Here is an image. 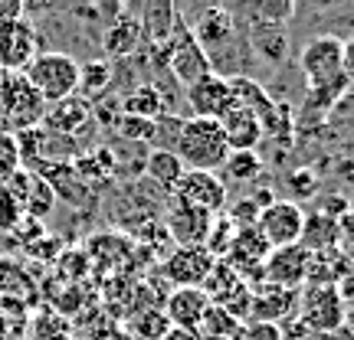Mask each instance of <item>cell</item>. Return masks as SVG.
Returning a JSON list of instances; mask_svg holds the SVG:
<instances>
[{
    "mask_svg": "<svg viewBox=\"0 0 354 340\" xmlns=\"http://www.w3.org/2000/svg\"><path fill=\"white\" fill-rule=\"evenodd\" d=\"M259 125H263V138H266V131H269V134H282V138H289L292 128H295L292 105H286V101H269L263 112H259Z\"/></svg>",
    "mask_w": 354,
    "mask_h": 340,
    "instance_id": "f35d334b",
    "label": "cell"
},
{
    "mask_svg": "<svg viewBox=\"0 0 354 340\" xmlns=\"http://www.w3.org/2000/svg\"><path fill=\"white\" fill-rule=\"evenodd\" d=\"M187 167L180 164V157L174 151H167V148H154V151L145 154V174L151 177L158 187H165L167 193L177 187V180L184 177Z\"/></svg>",
    "mask_w": 354,
    "mask_h": 340,
    "instance_id": "cb8c5ba5",
    "label": "cell"
},
{
    "mask_svg": "<svg viewBox=\"0 0 354 340\" xmlns=\"http://www.w3.org/2000/svg\"><path fill=\"white\" fill-rule=\"evenodd\" d=\"M214 262L216 255H210L203 246H177L165 259V278L174 288H201Z\"/></svg>",
    "mask_w": 354,
    "mask_h": 340,
    "instance_id": "4fadbf2b",
    "label": "cell"
},
{
    "mask_svg": "<svg viewBox=\"0 0 354 340\" xmlns=\"http://www.w3.org/2000/svg\"><path fill=\"white\" fill-rule=\"evenodd\" d=\"M223 128V138H227L230 151H256V144L263 141V125H259V114L250 108H230L220 118Z\"/></svg>",
    "mask_w": 354,
    "mask_h": 340,
    "instance_id": "44dd1931",
    "label": "cell"
},
{
    "mask_svg": "<svg viewBox=\"0 0 354 340\" xmlns=\"http://www.w3.org/2000/svg\"><path fill=\"white\" fill-rule=\"evenodd\" d=\"M115 131L128 141H154L158 138V125L148 118H135V114H122L115 121Z\"/></svg>",
    "mask_w": 354,
    "mask_h": 340,
    "instance_id": "60d3db41",
    "label": "cell"
},
{
    "mask_svg": "<svg viewBox=\"0 0 354 340\" xmlns=\"http://www.w3.org/2000/svg\"><path fill=\"white\" fill-rule=\"evenodd\" d=\"M24 76L30 79V86L37 88V95L46 105H56L79 92V63L69 52H39L26 66Z\"/></svg>",
    "mask_w": 354,
    "mask_h": 340,
    "instance_id": "277c9868",
    "label": "cell"
},
{
    "mask_svg": "<svg viewBox=\"0 0 354 340\" xmlns=\"http://www.w3.org/2000/svg\"><path fill=\"white\" fill-rule=\"evenodd\" d=\"M210 308V298L203 288H174L171 294L165 298V317L171 321V328H187V330H197L201 328L203 314Z\"/></svg>",
    "mask_w": 354,
    "mask_h": 340,
    "instance_id": "d6986e66",
    "label": "cell"
},
{
    "mask_svg": "<svg viewBox=\"0 0 354 340\" xmlns=\"http://www.w3.org/2000/svg\"><path fill=\"white\" fill-rule=\"evenodd\" d=\"M88 114H92V101L82 99V95H69V99L56 101L53 108H46L39 125L46 128V131H53V134L73 138V134L82 131V125L88 121Z\"/></svg>",
    "mask_w": 354,
    "mask_h": 340,
    "instance_id": "ffe728a7",
    "label": "cell"
},
{
    "mask_svg": "<svg viewBox=\"0 0 354 340\" xmlns=\"http://www.w3.org/2000/svg\"><path fill=\"white\" fill-rule=\"evenodd\" d=\"M187 101H190L194 118H214V121H220V118L233 108V88H230V79L210 72V76L201 79L197 86L187 88Z\"/></svg>",
    "mask_w": 354,
    "mask_h": 340,
    "instance_id": "e0dca14e",
    "label": "cell"
},
{
    "mask_svg": "<svg viewBox=\"0 0 354 340\" xmlns=\"http://www.w3.org/2000/svg\"><path fill=\"white\" fill-rule=\"evenodd\" d=\"M299 321L315 334H335L344 328L348 301L342 298L338 285H302L299 291Z\"/></svg>",
    "mask_w": 354,
    "mask_h": 340,
    "instance_id": "5b68a950",
    "label": "cell"
},
{
    "mask_svg": "<svg viewBox=\"0 0 354 340\" xmlns=\"http://www.w3.org/2000/svg\"><path fill=\"white\" fill-rule=\"evenodd\" d=\"M30 259H37V262H43V265H53L56 259H59V252H63V242L56 239L53 232H43L37 242H30L24 249Z\"/></svg>",
    "mask_w": 354,
    "mask_h": 340,
    "instance_id": "b9f144b4",
    "label": "cell"
},
{
    "mask_svg": "<svg viewBox=\"0 0 354 340\" xmlns=\"http://www.w3.org/2000/svg\"><path fill=\"white\" fill-rule=\"evenodd\" d=\"M194 43L207 52L210 66L223 59L227 46L236 39V23H233V13L227 7H207V10L194 20Z\"/></svg>",
    "mask_w": 354,
    "mask_h": 340,
    "instance_id": "8fae6325",
    "label": "cell"
},
{
    "mask_svg": "<svg viewBox=\"0 0 354 340\" xmlns=\"http://www.w3.org/2000/svg\"><path fill=\"white\" fill-rule=\"evenodd\" d=\"M0 340H20V330L13 328V324L3 314H0Z\"/></svg>",
    "mask_w": 354,
    "mask_h": 340,
    "instance_id": "681fc988",
    "label": "cell"
},
{
    "mask_svg": "<svg viewBox=\"0 0 354 340\" xmlns=\"http://www.w3.org/2000/svg\"><path fill=\"white\" fill-rule=\"evenodd\" d=\"M46 101L37 95L24 72H3L0 69V125L13 131H30L43 121Z\"/></svg>",
    "mask_w": 354,
    "mask_h": 340,
    "instance_id": "3957f363",
    "label": "cell"
},
{
    "mask_svg": "<svg viewBox=\"0 0 354 340\" xmlns=\"http://www.w3.org/2000/svg\"><path fill=\"white\" fill-rule=\"evenodd\" d=\"M348 88H351V79L348 76H335L328 82H315V86H308V95L305 101L312 105V108H335V105H342L344 95H348Z\"/></svg>",
    "mask_w": 354,
    "mask_h": 340,
    "instance_id": "1f68e13d",
    "label": "cell"
},
{
    "mask_svg": "<svg viewBox=\"0 0 354 340\" xmlns=\"http://www.w3.org/2000/svg\"><path fill=\"white\" fill-rule=\"evenodd\" d=\"M266 255H269V242L256 232V226H243V229H236V236H233V242H230V249L223 259H227V262L236 268V275L253 288V285L263 281Z\"/></svg>",
    "mask_w": 354,
    "mask_h": 340,
    "instance_id": "7c38bea8",
    "label": "cell"
},
{
    "mask_svg": "<svg viewBox=\"0 0 354 340\" xmlns=\"http://www.w3.org/2000/svg\"><path fill=\"white\" fill-rule=\"evenodd\" d=\"M223 170L236 183H253L256 177L263 174V157L256 151H230L227 161H223Z\"/></svg>",
    "mask_w": 354,
    "mask_h": 340,
    "instance_id": "e575fe53",
    "label": "cell"
},
{
    "mask_svg": "<svg viewBox=\"0 0 354 340\" xmlns=\"http://www.w3.org/2000/svg\"><path fill=\"white\" fill-rule=\"evenodd\" d=\"M250 26H286L295 17V0H243Z\"/></svg>",
    "mask_w": 354,
    "mask_h": 340,
    "instance_id": "d4e9b609",
    "label": "cell"
},
{
    "mask_svg": "<svg viewBox=\"0 0 354 340\" xmlns=\"http://www.w3.org/2000/svg\"><path fill=\"white\" fill-rule=\"evenodd\" d=\"M122 112L135 114V118H148V121H158L161 112H165V95L158 86H138L135 92H128L125 101H122Z\"/></svg>",
    "mask_w": 354,
    "mask_h": 340,
    "instance_id": "4316f807",
    "label": "cell"
},
{
    "mask_svg": "<svg viewBox=\"0 0 354 340\" xmlns=\"http://www.w3.org/2000/svg\"><path fill=\"white\" fill-rule=\"evenodd\" d=\"M197 334L201 337H227V340H240L243 334V321H236V317L230 314V311H223L220 304L210 301V308H207V314H203L201 328H197Z\"/></svg>",
    "mask_w": 354,
    "mask_h": 340,
    "instance_id": "f1b7e54d",
    "label": "cell"
},
{
    "mask_svg": "<svg viewBox=\"0 0 354 340\" xmlns=\"http://www.w3.org/2000/svg\"><path fill=\"white\" fill-rule=\"evenodd\" d=\"M305 278H308V252L302 246H282V249H269L263 262V281L279 285L289 291H302Z\"/></svg>",
    "mask_w": 354,
    "mask_h": 340,
    "instance_id": "5bb4252c",
    "label": "cell"
},
{
    "mask_svg": "<svg viewBox=\"0 0 354 340\" xmlns=\"http://www.w3.org/2000/svg\"><path fill=\"white\" fill-rule=\"evenodd\" d=\"M305 226V210L295 200H272L256 216V232L269 242V249L282 246H299Z\"/></svg>",
    "mask_w": 354,
    "mask_h": 340,
    "instance_id": "8992f818",
    "label": "cell"
},
{
    "mask_svg": "<svg viewBox=\"0 0 354 340\" xmlns=\"http://www.w3.org/2000/svg\"><path fill=\"white\" fill-rule=\"evenodd\" d=\"M171 151L180 157V164L187 170H210L216 174V167H223L227 161V138L223 128L214 118H184L177 128V138Z\"/></svg>",
    "mask_w": 354,
    "mask_h": 340,
    "instance_id": "6da1fadb",
    "label": "cell"
},
{
    "mask_svg": "<svg viewBox=\"0 0 354 340\" xmlns=\"http://www.w3.org/2000/svg\"><path fill=\"white\" fill-rule=\"evenodd\" d=\"M167 50H171L167 52V69H171V76H174L184 88L197 86L201 79H207L210 72H214V66H210V59H207V52L194 43L190 33H184L180 39H174Z\"/></svg>",
    "mask_w": 354,
    "mask_h": 340,
    "instance_id": "2e32d148",
    "label": "cell"
},
{
    "mask_svg": "<svg viewBox=\"0 0 354 340\" xmlns=\"http://www.w3.org/2000/svg\"><path fill=\"white\" fill-rule=\"evenodd\" d=\"M161 340H203V337L197 330H187V328H167Z\"/></svg>",
    "mask_w": 354,
    "mask_h": 340,
    "instance_id": "c3c4849f",
    "label": "cell"
},
{
    "mask_svg": "<svg viewBox=\"0 0 354 340\" xmlns=\"http://www.w3.org/2000/svg\"><path fill=\"white\" fill-rule=\"evenodd\" d=\"M141 39V23L135 17H118V23L109 30V37H105V52L109 56H128V52H135Z\"/></svg>",
    "mask_w": 354,
    "mask_h": 340,
    "instance_id": "f546056e",
    "label": "cell"
},
{
    "mask_svg": "<svg viewBox=\"0 0 354 340\" xmlns=\"http://www.w3.org/2000/svg\"><path fill=\"white\" fill-rule=\"evenodd\" d=\"M135 321L128 324V334L135 340H161L165 330L171 328V321L165 317L161 308H145V311H135Z\"/></svg>",
    "mask_w": 354,
    "mask_h": 340,
    "instance_id": "d590c367",
    "label": "cell"
},
{
    "mask_svg": "<svg viewBox=\"0 0 354 340\" xmlns=\"http://www.w3.org/2000/svg\"><path fill=\"white\" fill-rule=\"evenodd\" d=\"M171 197L177 203H187L207 213H223L227 206V183L210 170H184V177L177 180V187L171 190Z\"/></svg>",
    "mask_w": 354,
    "mask_h": 340,
    "instance_id": "9c48e42d",
    "label": "cell"
},
{
    "mask_svg": "<svg viewBox=\"0 0 354 340\" xmlns=\"http://www.w3.org/2000/svg\"><path fill=\"white\" fill-rule=\"evenodd\" d=\"M3 190L13 197V203L20 206V213L26 216V219H46V216L56 210V190L50 187V180L46 177L33 174V170H17V174L3 183Z\"/></svg>",
    "mask_w": 354,
    "mask_h": 340,
    "instance_id": "52a82bcc",
    "label": "cell"
},
{
    "mask_svg": "<svg viewBox=\"0 0 354 340\" xmlns=\"http://www.w3.org/2000/svg\"><path fill=\"white\" fill-rule=\"evenodd\" d=\"M230 88H233V108H250V112H263L266 105H269V92H266L256 79H250V76H233L230 79Z\"/></svg>",
    "mask_w": 354,
    "mask_h": 340,
    "instance_id": "4dcf8cb0",
    "label": "cell"
},
{
    "mask_svg": "<svg viewBox=\"0 0 354 340\" xmlns=\"http://www.w3.org/2000/svg\"><path fill=\"white\" fill-rule=\"evenodd\" d=\"M39 281L33 278L30 265L17 255H0V314L10 321L24 337L26 317L39 308Z\"/></svg>",
    "mask_w": 354,
    "mask_h": 340,
    "instance_id": "7a4b0ae2",
    "label": "cell"
},
{
    "mask_svg": "<svg viewBox=\"0 0 354 340\" xmlns=\"http://www.w3.org/2000/svg\"><path fill=\"white\" fill-rule=\"evenodd\" d=\"M299 304V291L279 288L269 281L253 285V301H250V321H266V324H279L289 314H295Z\"/></svg>",
    "mask_w": 354,
    "mask_h": 340,
    "instance_id": "ac0fdd59",
    "label": "cell"
},
{
    "mask_svg": "<svg viewBox=\"0 0 354 340\" xmlns=\"http://www.w3.org/2000/svg\"><path fill=\"white\" fill-rule=\"evenodd\" d=\"M112 151H95V154H86L82 161H76L73 164V170H76L79 180H86V183H92V187H99V183H105L109 177H112Z\"/></svg>",
    "mask_w": 354,
    "mask_h": 340,
    "instance_id": "8d00e7d4",
    "label": "cell"
},
{
    "mask_svg": "<svg viewBox=\"0 0 354 340\" xmlns=\"http://www.w3.org/2000/svg\"><path fill=\"white\" fill-rule=\"evenodd\" d=\"M20 170V144L7 128H0V187Z\"/></svg>",
    "mask_w": 354,
    "mask_h": 340,
    "instance_id": "ab89813d",
    "label": "cell"
},
{
    "mask_svg": "<svg viewBox=\"0 0 354 340\" xmlns=\"http://www.w3.org/2000/svg\"><path fill=\"white\" fill-rule=\"evenodd\" d=\"M39 56L37 26L30 20H3L0 23V69L3 72H26V66Z\"/></svg>",
    "mask_w": 354,
    "mask_h": 340,
    "instance_id": "ba28073f",
    "label": "cell"
},
{
    "mask_svg": "<svg viewBox=\"0 0 354 340\" xmlns=\"http://www.w3.org/2000/svg\"><path fill=\"white\" fill-rule=\"evenodd\" d=\"M342 242V223L325 216L322 210L315 213H305V226H302V246L305 252H325V249H338Z\"/></svg>",
    "mask_w": 354,
    "mask_h": 340,
    "instance_id": "7402d4cb",
    "label": "cell"
},
{
    "mask_svg": "<svg viewBox=\"0 0 354 340\" xmlns=\"http://www.w3.org/2000/svg\"><path fill=\"white\" fill-rule=\"evenodd\" d=\"M141 33H148L154 43L171 37V26H174V0H148L145 13H141Z\"/></svg>",
    "mask_w": 354,
    "mask_h": 340,
    "instance_id": "484cf974",
    "label": "cell"
},
{
    "mask_svg": "<svg viewBox=\"0 0 354 340\" xmlns=\"http://www.w3.org/2000/svg\"><path fill=\"white\" fill-rule=\"evenodd\" d=\"M216 216L220 213H207V210H197V206H187V203L174 200L171 203V213H167L165 232L177 246H207Z\"/></svg>",
    "mask_w": 354,
    "mask_h": 340,
    "instance_id": "9a60e30c",
    "label": "cell"
},
{
    "mask_svg": "<svg viewBox=\"0 0 354 340\" xmlns=\"http://www.w3.org/2000/svg\"><path fill=\"white\" fill-rule=\"evenodd\" d=\"M240 340H286L279 324H266V321H246L243 324Z\"/></svg>",
    "mask_w": 354,
    "mask_h": 340,
    "instance_id": "ee69618b",
    "label": "cell"
},
{
    "mask_svg": "<svg viewBox=\"0 0 354 340\" xmlns=\"http://www.w3.org/2000/svg\"><path fill=\"white\" fill-rule=\"evenodd\" d=\"M24 7H26V0H0V23L3 20H20Z\"/></svg>",
    "mask_w": 354,
    "mask_h": 340,
    "instance_id": "bcb514c9",
    "label": "cell"
},
{
    "mask_svg": "<svg viewBox=\"0 0 354 340\" xmlns=\"http://www.w3.org/2000/svg\"><path fill=\"white\" fill-rule=\"evenodd\" d=\"M289 187H292V197H295V203H299V200H308V197H315L318 177L312 174V170H295V174L289 177Z\"/></svg>",
    "mask_w": 354,
    "mask_h": 340,
    "instance_id": "f6af8a7d",
    "label": "cell"
},
{
    "mask_svg": "<svg viewBox=\"0 0 354 340\" xmlns=\"http://www.w3.org/2000/svg\"><path fill=\"white\" fill-rule=\"evenodd\" d=\"M342 69H344V76L354 82V37L344 43V56H342Z\"/></svg>",
    "mask_w": 354,
    "mask_h": 340,
    "instance_id": "7dc6e473",
    "label": "cell"
},
{
    "mask_svg": "<svg viewBox=\"0 0 354 340\" xmlns=\"http://www.w3.org/2000/svg\"><path fill=\"white\" fill-rule=\"evenodd\" d=\"M240 281L243 278L236 275V268H233L227 259H216L214 268H210V275H207V281H203L201 288L207 291V298H210V301H220V298H223L227 291L236 288Z\"/></svg>",
    "mask_w": 354,
    "mask_h": 340,
    "instance_id": "74e56055",
    "label": "cell"
},
{
    "mask_svg": "<svg viewBox=\"0 0 354 340\" xmlns=\"http://www.w3.org/2000/svg\"><path fill=\"white\" fill-rule=\"evenodd\" d=\"M318 3H328V0H318Z\"/></svg>",
    "mask_w": 354,
    "mask_h": 340,
    "instance_id": "816d5d0a",
    "label": "cell"
},
{
    "mask_svg": "<svg viewBox=\"0 0 354 340\" xmlns=\"http://www.w3.org/2000/svg\"><path fill=\"white\" fill-rule=\"evenodd\" d=\"M250 43L256 52L269 59V63H282L289 52V39H286V26H250Z\"/></svg>",
    "mask_w": 354,
    "mask_h": 340,
    "instance_id": "83f0119b",
    "label": "cell"
},
{
    "mask_svg": "<svg viewBox=\"0 0 354 340\" xmlns=\"http://www.w3.org/2000/svg\"><path fill=\"white\" fill-rule=\"evenodd\" d=\"M342 56H344V39L331 37V33L308 39L302 46V52H299V66H302L308 86L328 82V79H335V76H344Z\"/></svg>",
    "mask_w": 354,
    "mask_h": 340,
    "instance_id": "30bf717a",
    "label": "cell"
},
{
    "mask_svg": "<svg viewBox=\"0 0 354 340\" xmlns=\"http://www.w3.org/2000/svg\"><path fill=\"white\" fill-rule=\"evenodd\" d=\"M53 265H56V278L69 281V285H82V278L92 272V259L86 249H63Z\"/></svg>",
    "mask_w": 354,
    "mask_h": 340,
    "instance_id": "836d02e7",
    "label": "cell"
},
{
    "mask_svg": "<svg viewBox=\"0 0 354 340\" xmlns=\"http://www.w3.org/2000/svg\"><path fill=\"white\" fill-rule=\"evenodd\" d=\"M24 223V213H20V206L13 203V197L7 190L0 187V236H7V232H17V226Z\"/></svg>",
    "mask_w": 354,
    "mask_h": 340,
    "instance_id": "7bdbcfd3",
    "label": "cell"
},
{
    "mask_svg": "<svg viewBox=\"0 0 354 340\" xmlns=\"http://www.w3.org/2000/svg\"><path fill=\"white\" fill-rule=\"evenodd\" d=\"M102 340H135V337H131V334H128V330H109V334H105V337H102Z\"/></svg>",
    "mask_w": 354,
    "mask_h": 340,
    "instance_id": "f907efd6",
    "label": "cell"
},
{
    "mask_svg": "<svg viewBox=\"0 0 354 340\" xmlns=\"http://www.w3.org/2000/svg\"><path fill=\"white\" fill-rule=\"evenodd\" d=\"M20 340H73V324H69V317H63L59 311L39 304L37 311L26 317L24 337Z\"/></svg>",
    "mask_w": 354,
    "mask_h": 340,
    "instance_id": "603a6c76",
    "label": "cell"
},
{
    "mask_svg": "<svg viewBox=\"0 0 354 340\" xmlns=\"http://www.w3.org/2000/svg\"><path fill=\"white\" fill-rule=\"evenodd\" d=\"M109 86H112V66L105 63V59L79 66V92H82V99H88V101L99 99Z\"/></svg>",
    "mask_w": 354,
    "mask_h": 340,
    "instance_id": "d6a6232c",
    "label": "cell"
}]
</instances>
